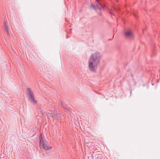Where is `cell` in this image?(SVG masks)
<instances>
[{"label": "cell", "instance_id": "cell-1", "mask_svg": "<svg viewBox=\"0 0 160 159\" xmlns=\"http://www.w3.org/2000/svg\"><path fill=\"white\" fill-rule=\"evenodd\" d=\"M100 58V55L98 52L91 55L89 62V67L91 71L94 72L96 70L99 64Z\"/></svg>", "mask_w": 160, "mask_h": 159}, {"label": "cell", "instance_id": "cell-2", "mask_svg": "<svg viewBox=\"0 0 160 159\" xmlns=\"http://www.w3.org/2000/svg\"><path fill=\"white\" fill-rule=\"evenodd\" d=\"M27 93H28V95L29 96V99H30L31 100V101L32 102H33V103H36V100L35 99L32 90H31V89H30V88L27 89Z\"/></svg>", "mask_w": 160, "mask_h": 159}, {"label": "cell", "instance_id": "cell-3", "mask_svg": "<svg viewBox=\"0 0 160 159\" xmlns=\"http://www.w3.org/2000/svg\"><path fill=\"white\" fill-rule=\"evenodd\" d=\"M40 145L42 146V147L44 149L49 150V149H51V147L48 145L46 144V142H45V141H44V140L43 139V137H42V136H41L40 137Z\"/></svg>", "mask_w": 160, "mask_h": 159}, {"label": "cell", "instance_id": "cell-4", "mask_svg": "<svg viewBox=\"0 0 160 159\" xmlns=\"http://www.w3.org/2000/svg\"><path fill=\"white\" fill-rule=\"evenodd\" d=\"M125 34L126 37L130 38V37H133V34L132 32L130 30H126L125 33Z\"/></svg>", "mask_w": 160, "mask_h": 159}, {"label": "cell", "instance_id": "cell-5", "mask_svg": "<svg viewBox=\"0 0 160 159\" xmlns=\"http://www.w3.org/2000/svg\"><path fill=\"white\" fill-rule=\"evenodd\" d=\"M4 25L5 26L6 30L7 31V32L8 33H9V28H8V24L6 22H5L4 23Z\"/></svg>", "mask_w": 160, "mask_h": 159}]
</instances>
